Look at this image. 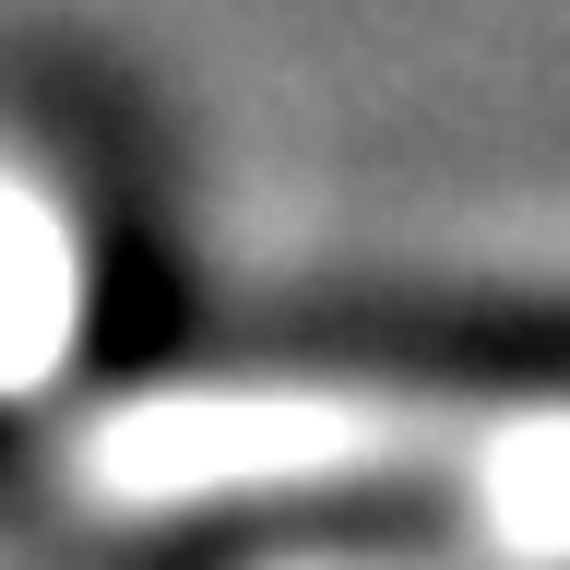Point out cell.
<instances>
[{"instance_id":"1","label":"cell","mask_w":570,"mask_h":570,"mask_svg":"<svg viewBox=\"0 0 570 570\" xmlns=\"http://www.w3.org/2000/svg\"><path fill=\"white\" fill-rule=\"evenodd\" d=\"M321 499H381L404 534L274 570H570V392H440L356 368Z\"/></svg>"},{"instance_id":"2","label":"cell","mask_w":570,"mask_h":570,"mask_svg":"<svg viewBox=\"0 0 570 570\" xmlns=\"http://www.w3.org/2000/svg\"><path fill=\"white\" fill-rule=\"evenodd\" d=\"M71 333H83V238L60 190L24 155H0V392L60 381Z\"/></svg>"}]
</instances>
